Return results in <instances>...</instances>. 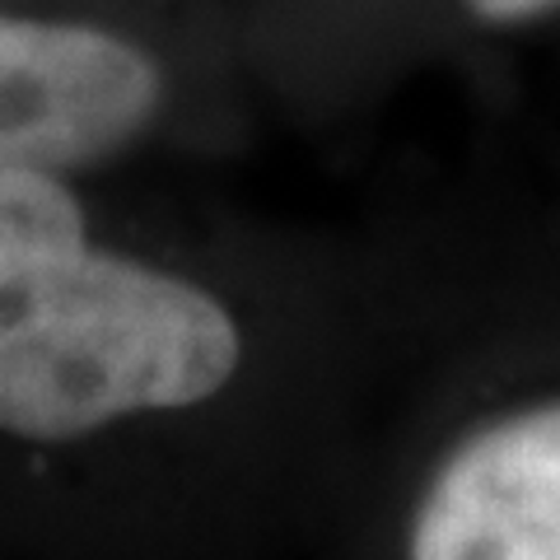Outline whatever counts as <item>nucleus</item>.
Returning a JSON list of instances; mask_svg holds the SVG:
<instances>
[{"instance_id": "f257e3e1", "label": "nucleus", "mask_w": 560, "mask_h": 560, "mask_svg": "<svg viewBox=\"0 0 560 560\" xmlns=\"http://www.w3.org/2000/svg\"><path fill=\"white\" fill-rule=\"evenodd\" d=\"M238 370L230 304L94 248L61 173L0 168V434L90 440L127 416L201 407Z\"/></svg>"}, {"instance_id": "7ed1b4c3", "label": "nucleus", "mask_w": 560, "mask_h": 560, "mask_svg": "<svg viewBox=\"0 0 560 560\" xmlns=\"http://www.w3.org/2000/svg\"><path fill=\"white\" fill-rule=\"evenodd\" d=\"M407 560H560V397L490 416L444 453Z\"/></svg>"}, {"instance_id": "f03ea898", "label": "nucleus", "mask_w": 560, "mask_h": 560, "mask_svg": "<svg viewBox=\"0 0 560 560\" xmlns=\"http://www.w3.org/2000/svg\"><path fill=\"white\" fill-rule=\"evenodd\" d=\"M164 70L136 38L0 10V168L70 173L150 131Z\"/></svg>"}, {"instance_id": "20e7f679", "label": "nucleus", "mask_w": 560, "mask_h": 560, "mask_svg": "<svg viewBox=\"0 0 560 560\" xmlns=\"http://www.w3.org/2000/svg\"><path fill=\"white\" fill-rule=\"evenodd\" d=\"M467 10L477 14L481 24L514 28V24L547 20V14H556V10H560V0H467Z\"/></svg>"}]
</instances>
